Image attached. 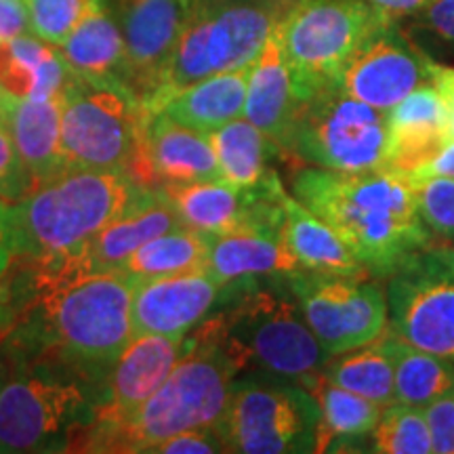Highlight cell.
I'll list each match as a JSON object with an SVG mask.
<instances>
[{"label": "cell", "mask_w": 454, "mask_h": 454, "mask_svg": "<svg viewBox=\"0 0 454 454\" xmlns=\"http://www.w3.org/2000/svg\"><path fill=\"white\" fill-rule=\"evenodd\" d=\"M15 259L13 227H11V207L0 200V278L7 274Z\"/></svg>", "instance_id": "60d3db41"}, {"label": "cell", "mask_w": 454, "mask_h": 454, "mask_svg": "<svg viewBox=\"0 0 454 454\" xmlns=\"http://www.w3.org/2000/svg\"><path fill=\"white\" fill-rule=\"evenodd\" d=\"M431 248H434L435 254H438V257L444 261L448 268L454 271V240L444 242V244H434Z\"/></svg>", "instance_id": "ee69618b"}, {"label": "cell", "mask_w": 454, "mask_h": 454, "mask_svg": "<svg viewBox=\"0 0 454 454\" xmlns=\"http://www.w3.org/2000/svg\"><path fill=\"white\" fill-rule=\"evenodd\" d=\"M320 406L309 389L286 379L248 374L231 385L223 417L215 425L225 452H316Z\"/></svg>", "instance_id": "9c48e42d"}, {"label": "cell", "mask_w": 454, "mask_h": 454, "mask_svg": "<svg viewBox=\"0 0 454 454\" xmlns=\"http://www.w3.org/2000/svg\"><path fill=\"white\" fill-rule=\"evenodd\" d=\"M150 452L156 454H215L225 452L223 442L217 427H200V429H187L179 434L170 435L156 444Z\"/></svg>", "instance_id": "d590c367"}, {"label": "cell", "mask_w": 454, "mask_h": 454, "mask_svg": "<svg viewBox=\"0 0 454 454\" xmlns=\"http://www.w3.org/2000/svg\"><path fill=\"white\" fill-rule=\"evenodd\" d=\"M204 270L221 284L288 276L301 270L282 236L261 231H231L208 236Z\"/></svg>", "instance_id": "7402d4cb"}, {"label": "cell", "mask_w": 454, "mask_h": 454, "mask_svg": "<svg viewBox=\"0 0 454 454\" xmlns=\"http://www.w3.org/2000/svg\"><path fill=\"white\" fill-rule=\"evenodd\" d=\"M61 51L38 36L0 43V90L20 99L47 101L64 95L72 78Z\"/></svg>", "instance_id": "603a6c76"}, {"label": "cell", "mask_w": 454, "mask_h": 454, "mask_svg": "<svg viewBox=\"0 0 454 454\" xmlns=\"http://www.w3.org/2000/svg\"><path fill=\"white\" fill-rule=\"evenodd\" d=\"M368 450L377 454H434L423 408L404 402H391L385 406L371 434Z\"/></svg>", "instance_id": "1f68e13d"}, {"label": "cell", "mask_w": 454, "mask_h": 454, "mask_svg": "<svg viewBox=\"0 0 454 454\" xmlns=\"http://www.w3.org/2000/svg\"><path fill=\"white\" fill-rule=\"evenodd\" d=\"M59 51L70 70L84 81L129 87L122 32L106 0H93Z\"/></svg>", "instance_id": "ffe728a7"}, {"label": "cell", "mask_w": 454, "mask_h": 454, "mask_svg": "<svg viewBox=\"0 0 454 454\" xmlns=\"http://www.w3.org/2000/svg\"><path fill=\"white\" fill-rule=\"evenodd\" d=\"M385 348L394 357L395 402L425 408L438 397L454 391V362L429 351L412 348L397 334H381Z\"/></svg>", "instance_id": "f1b7e54d"}, {"label": "cell", "mask_w": 454, "mask_h": 454, "mask_svg": "<svg viewBox=\"0 0 454 454\" xmlns=\"http://www.w3.org/2000/svg\"><path fill=\"white\" fill-rule=\"evenodd\" d=\"M34 190L36 181L17 152L7 127L0 122V200L15 204L30 196Z\"/></svg>", "instance_id": "e575fe53"}, {"label": "cell", "mask_w": 454, "mask_h": 454, "mask_svg": "<svg viewBox=\"0 0 454 454\" xmlns=\"http://www.w3.org/2000/svg\"><path fill=\"white\" fill-rule=\"evenodd\" d=\"M177 227L184 225L173 204L168 202L160 187H154L129 213L114 219L98 236L90 238L87 247L82 248V254L90 270H118L122 261L137 251L141 244Z\"/></svg>", "instance_id": "44dd1931"}, {"label": "cell", "mask_w": 454, "mask_h": 454, "mask_svg": "<svg viewBox=\"0 0 454 454\" xmlns=\"http://www.w3.org/2000/svg\"><path fill=\"white\" fill-rule=\"evenodd\" d=\"M0 122L30 168L36 187L67 170L61 147V98L34 101L4 93L0 98Z\"/></svg>", "instance_id": "d6986e66"}, {"label": "cell", "mask_w": 454, "mask_h": 454, "mask_svg": "<svg viewBox=\"0 0 454 454\" xmlns=\"http://www.w3.org/2000/svg\"><path fill=\"white\" fill-rule=\"evenodd\" d=\"M129 175L147 187L223 179L208 135L170 121L164 114L147 118L139 154Z\"/></svg>", "instance_id": "e0dca14e"}, {"label": "cell", "mask_w": 454, "mask_h": 454, "mask_svg": "<svg viewBox=\"0 0 454 454\" xmlns=\"http://www.w3.org/2000/svg\"><path fill=\"white\" fill-rule=\"evenodd\" d=\"M238 374H265L308 387L331 356L309 331L286 276L225 284L219 308L198 326Z\"/></svg>", "instance_id": "7a4b0ae2"}, {"label": "cell", "mask_w": 454, "mask_h": 454, "mask_svg": "<svg viewBox=\"0 0 454 454\" xmlns=\"http://www.w3.org/2000/svg\"><path fill=\"white\" fill-rule=\"evenodd\" d=\"M207 135L223 181L240 187L261 184L268 175L274 173L271 158L282 154L280 145L244 116Z\"/></svg>", "instance_id": "83f0119b"}, {"label": "cell", "mask_w": 454, "mask_h": 454, "mask_svg": "<svg viewBox=\"0 0 454 454\" xmlns=\"http://www.w3.org/2000/svg\"><path fill=\"white\" fill-rule=\"evenodd\" d=\"M417 15L425 27L454 43V0H431Z\"/></svg>", "instance_id": "f35d334b"}, {"label": "cell", "mask_w": 454, "mask_h": 454, "mask_svg": "<svg viewBox=\"0 0 454 454\" xmlns=\"http://www.w3.org/2000/svg\"><path fill=\"white\" fill-rule=\"evenodd\" d=\"M322 374L328 381L364 395L383 408L395 402L394 357L381 337L362 348L331 356L322 368Z\"/></svg>", "instance_id": "4dcf8cb0"}, {"label": "cell", "mask_w": 454, "mask_h": 454, "mask_svg": "<svg viewBox=\"0 0 454 454\" xmlns=\"http://www.w3.org/2000/svg\"><path fill=\"white\" fill-rule=\"evenodd\" d=\"M286 9L288 0H192L160 84L144 104L145 112L158 114L168 95L198 81L253 66Z\"/></svg>", "instance_id": "5b68a950"}, {"label": "cell", "mask_w": 454, "mask_h": 454, "mask_svg": "<svg viewBox=\"0 0 454 454\" xmlns=\"http://www.w3.org/2000/svg\"><path fill=\"white\" fill-rule=\"evenodd\" d=\"M278 145L284 156L309 167L343 173L387 168V112L333 84L294 106Z\"/></svg>", "instance_id": "8992f818"}, {"label": "cell", "mask_w": 454, "mask_h": 454, "mask_svg": "<svg viewBox=\"0 0 454 454\" xmlns=\"http://www.w3.org/2000/svg\"><path fill=\"white\" fill-rule=\"evenodd\" d=\"M291 192L339 231L372 278H387L435 244L414 185L394 168L343 173L305 164L291 173Z\"/></svg>", "instance_id": "6da1fadb"}, {"label": "cell", "mask_w": 454, "mask_h": 454, "mask_svg": "<svg viewBox=\"0 0 454 454\" xmlns=\"http://www.w3.org/2000/svg\"><path fill=\"white\" fill-rule=\"evenodd\" d=\"M434 61L412 44L395 21L372 32L340 74L339 87L351 98L387 112L423 82L431 81Z\"/></svg>", "instance_id": "4fadbf2b"}, {"label": "cell", "mask_w": 454, "mask_h": 454, "mask_svg": "<svg viewBox=\"0 0 454 454\" xmlns=\"http://www.w3.org/2000/svg\"><path fill=\"white\" fill-rule=\"evenodd\" d=\"M184 340L167 334H135L99 385L87 425H118L133 417L179 362Z\"/></svg>", "instance_id": "9a60e30c"}, {"label": "cell", "mask_w": 454, "mask_h": 454, "mask_svg": "<svg viewBox=\"0 0 454 454\" xmlns=\"http://www.w3.org/2000/svg\"><path fill=\"white\" fill-rule=\"evenodd\" d=\"M294 106L297 99L293 93L291 70L284 57L280 21H278L251 66L242 116L278 144L291 121Z\"/></svg>", "instance_id": "cb8c5ba5"}, {"label": "cell", "mask_w": 454, "mask_h": 454, "mask_svg": "<svg viewBox=\"0 0 454 454\" xmlns=\"http://www.w3.org/2000/svg\"><path fill=\"white\" fill-rule=\"evenodd\" d=\"M411 184L417 194L419 213L434 238L442 242L454 240V177L431 175Z\"/></svg>", "instance_id": "836d02e7"}, {"label": "cell", "mask_w": 454, "mask_h": 454, "mask_svg": "<svg viewBox=\"0 0 454 454\" xmlns=\"http://www.w3.org/2000/svg\"><path fill=\"white\" fill-rule=\"evenodd\" d=\"M248 74L251 66L198 81L168 95L158 114L198 133H211L244 114Z\"/></svg>", "instance_id": "d4e9b609"}, {"label": "cell", "mask_w": 454, "mask_h": 454, "mask_svg": "<svg viewBox=\"0 0 454 454\" xmlns=\"http://www.w3.org/2000/svg\"><path fill=\"white\" fill-rule=\"evenodd\" d=\"M305 389L311 391L320 406L316 452L340 450V446L360 444L371 438L383 412L381 404L328 381L322 372Z\"/></svg>", "instance_id": "4316f807"}, {"label": "cell", "mask_w": 454, "mask_h": 454, "mask_svg": "<svg viewBox=\"0 0 454 454\" xmlns=\"http://www.w3.org/2000/svg\"><path fill=\"white\" fill-rule=\"evenodd\" d=\"M286 280L309 331L328 356L372 343L387 331V297L371 274L297 270Z\"/></svg>", "instance_id": "8fae6325"}, {"label": "cell", "mask_w": 454, "mask_h": 454, "mask_svg": "<svg viewBox=\"0 0 454 454\" xmlns=\"http://www.w3.org/2000/svg\"><path fill=\"white\" fill-rule=\"evenodd\" d=\"M30 15L26 0H0V43L30 34Z\"/></svg>", "instance_id": "74e56055"}, {"label": "cell", "mask_w": 454, "mask_h": 454, "mask_svg": "<svg viewBox=\"0 0 454 454\" xmlns=\"http://www.w3.org/2000/svg\"><path fill=\"white\" fill-rule=\"evenodd\" d=\"M0 98H3V90H0Z\"/></svg>", "instance_id": "bcb514c9"}, {"label": "cell", "mask_w": 454, "mask_h": 454, "mask_svg": "<svg viewBox=\"0 0 454 454\" xmlns=\"http://www.w3.org/2000/svg\"><path fill=\"white\" fill-rule=\"evenodd\" d=\"M387 168L411 175L450 144L446 106L434 82H423L387 110Z\"/></svg>", "instance_id": "ac0fdd59"}, {"label": "cell", "mask_w": 454, "mask_h": 454, "mask_svg": "<svg viewBox=\"0 0 454 454\" xmlns=\"http://www.w3.org/2000/svg\"><path fill=\"white\" fill-rule=\"evenodd\" d=\"M152 190L127 170L67 168L24 200L9 204L15 259L82 251L90 238L129 213Z\"/></svg>", "instance_id": "277c9868"}, {"label": "cell", "mask_w": 454, "mask_h": 454, "mask_svg": "<svg viewBox=\"0 0 454 454\" xmlns=\"http://www.w3.org/2000/svg\"><path fill=\"white\" fill-rule=\"evenodd\" d=\"M0 377H3V364H0Z\"/></svg>", "instance_id": "f6af8a7d"}, {"label": "cell", "mask_w": 454, "mask_h": 454, "mask_svg": "<svg viewBox=\"0 0 454 454\" xmlns=\"http://www.w3.org/2000/svg\"><path fill=\"white\" fill-rule=\"evenodd\" d=\"M385 280L389 331L412 348L454 362V271L427 248Z\"/></svg>", "instance_id": "7c38bea8"}, {"label": "cell", "mask_w": 454, "mask_h": 454, "mask_svg": "<svg viewBox=\"0 0 454 454\" xmlns=\"http://www.w3.org/2000/svg\"><path fill=\"white\" fill-rule=\"evenodd\" d=\"M208 254V236L200 231L177 227L154 240L141 244L118 270L124 271L135 282L156 280V278L187 274L204 270Z\"/></svg>", "instance_id": "f546056e"}, {"label": "cell", "mask_w": 454, "mask_h": 454, "mask_svg": "<svg viewBox=\"0 0 454 454\" xmlns=\"http://www.w3.org/2000/svg\"><path fill=\"white\" fill-rule=\"evenodd\" d=\"M372 9H377L383 17H387L391 21L402 20V17L417 15L419 11H423L431 0H366Z\"/></svg>", "instance_id": "b9f144b4"}, {"label": "cell", "mask_w": 454, "mask_h": 454, "mask_svg": "<svg viewBox=\"0 0 454 454\" xmlns=\"http://www.w3.org/2000/svg\"><path fill=\"white\" fill-rule=\"evenodd\" d=\"M225 284L207 270L137 282L133 294L135 334L187 337L219 308Z\"/></svg>", "instance_id": "2e32d148"}, {"label": "cell", "mask_w": 454, "mask_h": 454, "mask_svg": "<svg viewBox=\"0 0 454 454\" xmlns=\"http://www.w3.org/2000/svg\"><path fill=\"white\" fill-rule=\"evenodd\" d=\"M236 366L207 334L194 328L184 340V354L164 383L118 425H84L67 450L150 452L170 435L215 427L230 402Z\"/></svg>", "instance_id": "3957f363"}, {"label": "cell", "mask_w": 454, "mask_h": 454, "mask_svg": "<svg viewBox=\"0 0 454 454\" xmlns=\"http://www.w3.org/2000/svg\"><path fill=\"white\" fill-rule=\"evenodd\" d=\"M284 242L301 270L322 274H368L349 244L293 194L284 196Z\"/></svg>", "instance_id": "484cf974"}, {"label": "cell", "mask_w": 454, "mask_h": 454, "mask_svg": "<svg viewBox=\"0 0 454 454\" xmlns=\"http://www.w3.org/2000/svg\"><path fill=\"white\" fill-rule=\"evenodd\" d=\"M190 7L192 0H116L114 4L127 55V81L141 104L156 93Z\"/></svg>", "instance_id": "5bb4252c"}, {"label": "cell", "mask_w": 454, "mask_h": 454, "mask_svg": "<svg viewBox=\"0 0 454 454\" xmlns=\"http://www.w3.org/2000/svg\"><path fill=\"white\" fill-rule=\"evenodd\" d=\"M431 175H446V177H454V141H450V144H448L444 150L434 158V160L408 175V179L417 181L423 177H431Z\"/></svg>", "instance_id": "7bdbcfd3"}, {"label": "cell", "mask_w": 454, "mask_h": 454, "mask_svg": "<svg viewBox=\"0 0 454 454\" xmlns=\"http://www.w3.org/2000/svg\"><path fill=\"white\" fill-rule=\"evenodd\" d=\"M150 114L127 84L89 82L72 74L61 95V147L67 168L130 173Z\"/></svg>", "instance_id": "30bf717a"}, {"label": "cell", "mask_w": 454, "mask_h": 454, "mask_svg": "<svg viewBox=\"0 0 454 454\" xmlns=\"http://www.w3.org/2000/svg\"><path fill=\"white\" fill-rule=\"evenodd\" d=\"M387 21L366 0H297L291 4L280 20V38L297 104L339 84L356 51Z\"/></svg>", "instance_id": "ba28073f"}, {"label": "cell", "mask_w": 454, "mask_h": 454, "mask_svg": "<svg viewBox=\"0 0 454 454\" xmlns=\"http://www.w3.org/2000/svg\"><path fill=\"white\" fill-rule=\"evenodd\" d=\"M429 423L434 452L454 454V391L423 408Z\"/></svg>", "instance_id": "8d00e7d4"}, {"label": "cell", "mask_w": 454, "mask_h": 454, "mask_svg": "<svg viewBox=\"0 0 454 454\" xmlns=\"http://www.w3.org/2000/svg\"><path fill=\"white\" fill-rule=\"evenodd\" d=\"M0 364V454L67 450L93 417L95 389L43 366Z\"/></svg>", "instance_id": "52a82bcc"}, {"label": "cell", "mask_w": 454, "mask_h": 454, "mask_svg": "<svg viewBox=\"0 0 454 454\" xmlns=\"http://www.w3.org/2000/svg\"><path fill=\"white\" fill-rule=\"evenodd\" d=\"M431 82L438 87L442 99H444L448 116V135H450V141H454V67L434 64Z\"/></svg>", "instance_id": "ab89813d"}, {"label": "cell", "mask_w": 454, "mask_h": 454, "mask_svg": "<svg viewBox=\"0 0 454 454\" xmlns=\"http://www.w3.org/2000/svg\"><path fill=\"white\" fill-rule=\"evenodd\" d=\"M93 0H26L34 36L61 47L74 27L81 24Z\"/></svg>", "instance_id": "d6a6232c"}]
</instances>
